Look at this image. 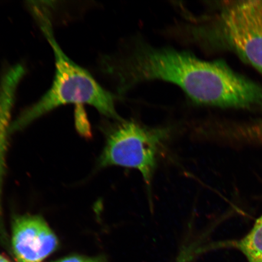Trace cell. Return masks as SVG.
<instances>
[{
  "label": "cell",
  "mask_w": 262,
  "mask_h": 262,
  "mask_svg": "<svg viewBox=\"0 0 262 262\" xmlns=\"http://www.w3.org/2000/svg\"><path fill=\"white\" fill-rule=\"evenodd\" d=\"M109 64L120 93L144 81L161 80L178 85L198 104L262 107V87L223 61H205L188 52L139 43Z\"/></svg>",
  "instance_id": "6da1fadb"
},
{
  "label": "cell",
  "mask_w": 262,
  "mask_h": 262,
  "mask_svg": "<svg viewBox=\"0 0 262 262\" xmlns=\"http://www.w3.org/2000/svg\"><path fill=\"white\" fill-rule=\"evenodd\" d=\"M42 6L32 9L33 14L54 52L56 72L50 89L37 103L26 109L9 127V134L24 129L38 118L64 104L93 106L101 114L121 120L114 97L83 68L75 64L61 50L54 38L49 13Z\"/></svg>",
  "instance_id": "7a4b0ae2"
},
{
  "label": "cell",
  "mask_w": 262,
  "mask_h": 262,
  "mask_svg": "<svg viewBox=\"0 0 262 262\" xmlns=\"http://www.w3.org/2000/svg\"><path fill=\"white\" fill-rule=\"evenodd\" d=\"M199 42L231 49L262 74V0L229 2L209 25H195Z\"/></svg>",
  "instance_id": "3957f363"
},
{
  "label": "cell",
  "mask_w": 262,
  "mask_h": 262,
  "mask_svg": "<svg viewBox=\"0 0 262 262\" xmlns=\"http://www.w3.org/2000/svg\"><path fill=\"white\" fill-rule=\"evenodd\" d=\"M171 133L170 127H150L135 121L118 120L107 132L98 165L137 170L149 189L159 157Z\"/></svg>",
  "instance_id": "277c9868"
},
{
  "label": "cell",
  "mask_w": 262,
  "mask_h": 262,
  "mask_svg": "<svg viewBox=\"0 0 262 262\" xmlns=\"http://www.w3.org/2000/svg\"><path fill=\"white\" fill-rule=\"evenodd\" d=\"M12 245L18 262H42L57 250L58 241L43 219L26 215L13 222Z\"/></svg>",
  "instance_id": "5b68a950"
},
{
  "label": "cell",
  "mask_w": 262,
  "mask_h": 262,
  "mask_svg": "<svg viewBox=\"0 0 262 262\" xmlns=\"http://www.w3.org/2000/svg\"><path fill=\"white\" fill-rule=\"evenodd\" d=\"M25 69L16 64L6 72L0 81V178L3 171L7 136L9 134L10 118L15 102L16 90L24 77Z\"/></svg>",
  "instance_id": "8992f818"
},
{
  "label": "cell",
  "mask_w": 262,
  "mask_h": 262,
  "mask_svg": "<svg viewBox=\"0 0 262 262\" xmlns=\"http://www.w3.org/2000/svg\"><path fill=\"white\" fill-rule=\"evenodd\" d=\"M234 245L248 262H262V215L255 221L248 234Z\"/></svg>",
  "instance_id": "52a82bcc"
},
{
  "label": "cell",
  "mask_w": 262,
  "mask_h": 262,
  "mask_svg": "<svg viewBox=\"0 0 262 262\" xmlns=\"http://www.w3.org/2000/svg\"><path fill=\"white\" fill-rule=\"evenodd\" d=\"M76 124L78 132L85 137L91 136V132L86 114L81 105H78L76 112Z\"/></svg>",
  "instance_id": "ba28073f"
},
{
  "label": "cell",
  "mask_w": 262,
  "mask_h": 262,
  "mask_svg": "<svg viewBox=\"0 0 262 262\" xmlns=\"http://www.w3.org/2000/svg\"><path fill=\"white\" fill-rule=\"evenodd\" d=\"M53 262H106V260L103 256L85 257L81 255H72Z\"/></svg>",
  "instance_id": "9c48e42d"
},
{
  "label": "cell",
  "mask_w": 262,
  "mask_h": 262,
  "mask_svg": "<svg viewBox=\"0 0 262 262\" xmlns=\"http://www.w3.org/2000/svg\"><path fill=\"white\" fill-rule=\"evenodd\" d=\"M194 253L195 251L193 248H186L181 252L176 262H189L192 259Z\"/></svg>",
  "instance_id": "30bf717a"
},
{
  "label": "cell",
  "mask_w": 262,
  "mask_h": 262,
  "mask_svg": "<svg viewBox=\"0 0 262 262\" xmlns=\"http://www.w3.org/2000/svg\"><path fill=\"white\" fill-rule=\"evenodd\" d=\"M0 262H10L8 259H6L4 257L0 255Z\"/></svg>",
  "instance_id": "8fae6325"
}]
</instances>
